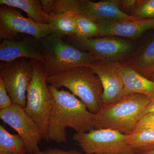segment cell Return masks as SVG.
Returning a JSON list of instances; mask_svg holds the SVG:
<instances>
[{"label": "cell", "mask_w": 154, "mask_h": 154, "mask_svg": "<svg viewBox=\"0 0 154 154\" xmlns=\"http://www.w3.org/2000/svg\"><path fill=\"white\" fill-rule=\"evenodd\" d=\"M48 88L54 99L48 128V140L58 143H65L67 127L71 128L78 133L94 129L95 114L89 111L80 99L69 92L60 91L50 85Z\"/></svg>", "instance_id": "obj_1"}, {"label": "cell", "mask_w": 154, "mask_h": 154, "mask_svg": "<svg viewBox=\"0 0 154 154\" xmlns=\"http://www.w3.org/2000/svg\"><path fill=\"white\" fill-rule=\"evenodd\" d=\"M151 100L143 94H130L113 103L103 105L94 115V128L113 129L129 134L134 130Z\"/></svg>", "instance_id": "obj_2"}, {"label": "cell", "mask_w": 154, "mask_h": 154, "mask_svg": "<svg viewBox=\"0 0 154 154\" xmlns=\"http://www.w3.org/2000/svg\"><path fill=\"white\" fill-rule=\"evenodd\" d=\"M47 82L57 89L62 87L68 89L91 113H98L103 107V86L90 66L78 67L47 77Z\"/></svg>", "instance_id": "obj_3"}, {"label": "cell", "mask_w": 154, "mask_h": 154, "mask_svg": "<svg viewBox=\"0 0 154 154\" xmlns=\"http://www.w3.org/2000/svg\"><path fill=\"white\" fill-rule=\"evenodd\" d=\"M44 11L52 16L60 13L80 15L96 22L139 19L122 11L118 0H41Z\"/></svg>", "instance_id": "obj_4"}, {"label": "cell", "mask_w": 154, "mask_h": 154, "mask_svg": "<svg viewBox=\"0 0 154 154\" xmlns=\"http://www.w3.org/2000/svg\"><path fill=\"white\" fill-rule=\"evenodd\" d=\"M63 37L51 33L40 40L45 58L44 68L47 77L78 67L90 66L94 58L63 40Z\"/></svg>", "instance_id": "obj_5"}, {"label": "cell", "mask_w": 154, "mask_h": 154, "mask_svg": "<svg viewBox=\"0 0 154 154\" xmlns=\"http://www.w3.org/2000/svg\"><path fill=\"white\" fill-rule=\"evenodd\" d=\"M30 60L34 73L33 79L27 90L25 110L37 125L42 138L48 140V128L54 104L53 97L47 85L44 64L39 61Z\"/></svg>", "instance_id": "obj_6"}, {"label": "cell", "mask_w": 154, "mask_h": 154, "mask_svg": "<svg viewBox=\"0 0 154 154\" xmlns=\"http://www.w3.org/2000/svg\"><path fill=\"white\" fill-rule=\"evenodd\" d=\"M68 36L70 44L90 53L95 60L122 62L136 48V45L132 41L117 36L82 39L74 36Z\"/></svg>", "instance_id": "obj_7"}, {"label": "cell", "mask_w": 154, "mask_h": 154, "mask_svg": "<svg viewBox=\"0 0 154 154\" xmlns=\"http://www.w3.org/2000/svg\"><path fill=\"white\" fill-rule=\"evenodd\" d=\"M126 137V134L115 130L94 128L88 132L76 133L72 139L88 154H134Z\"/></svg>", "instance_id": "obj_8"}, {"label": "cell", "mask_w": 154, "mask_h": 154, "mask_svg": "<svg viewBox=\"0 0 154 154\" xmlns=\"http://www.w3.org/2000/svg\"><path fill=\"white\" fill-rule=\"evenodd\" d=\"M33 67L30 59L20 58L0 64V79L14 105L25 109L27 92L33 76Z\"/></svg>", "instance_id": "obj_9"}, {"label": "cell", "mask_w": 154, "mask_h": 154, "mask_svg": "<svg viewBox=\"0 0 154 154\" xmlns=\"http://www.w3.org/2000/svg\"><path fill=\"white\" fill-rule=\"evenodd\" d=\"M52 33L49 25L38 24L22 16L17 8L1 5L0 38L19 41L20 35H28L41 39Z\"/></svg>", "instance_id": "obj_10"}, {"label": "cell", "mask_w": 154, "mask_h": 154, "mask_svg": "<svg viewBox=\"0 0 154 154\" xmlns=\"http://www.w3.org/2000/svg\"><path fill=\"white\" fill-rule=\"evenodd\" d=\"M0 118L18 133L24 140L28 153L34 154L40 151L38 144L42 137L38 127L24 108L13 104L0 110Z\"/></svg>", "instance_id": "obj_11"}, {"label": "cell", "mask_w": 154, "mask_h": 154, "mask_svg": "<svg viewBox=\"0 0 154 154\" xmlns=\"http://www.w3.org/2000/svg\"><path fill=\"white\" fill-rule=\"evenodd\" d=\"M118 62L95 60L89 66L102 82L103 105L113 103L124 96V85L117 70Z\"/></svg>", "instance_id": "obj_12"}, {"label": "cell", "mask_w": 154, "mask_h": 154, "mask_svg": "<svg viewBox=\"0 0 154 154\" xmlns=\"http://www.w3.org/2000/svg\"><path fill=\"white\" fill-rule=\"evenodd\" d=\"M24 35L19 41L3 40L0 45V60L8 62L20 58H25L45 62L44 53L40 45V39Z\"/></svg>", "instance_id": "obj_13"}, {"label": "cell", "mask_w": 154, "mask_h": 154, "mask_svg": "<svg viewBox=\"0 0 154 154\" xmlns=\"http://www.w3.org/2000/svg\"><path fill=\"white\" fill-rule=\"evenodd\" d=\"M99 36L121 38H139L148 30L154 29V19H137L128 21H100Z\"/></svg>", "instance_id": "obj_14"}, {"label": "cell", "mask_w": 154, "mask_h": 154, "mask_svg": "<svg viewBox=\"0 0 154 154\" xmlns=\"http://www.w3.org/2000/svg\"><path fill=\"white\" fill-rule=\"evenodd\" d=\"M119 75L124 85V96L143 94L154 99V82L144 77L122 62L118 63Z\"/></svg>", "instance_id": "obj_15"}, {"label": "cell", "mask_w": 154, "mask_h": 154, "mask_svg": "<svg viewBox=\"0 0 154 154\" xmlns=\"http://www.w3.org/2000/svg\"><path fill=\"white\" fill-rule=\"evenodd\" d=\"M122 62L149 79L154 73V34L136 48L129 57Z\"/></svg>", "instance_id": "obj_16"}, {"label": "cell", "mask_w": 154, "mask_h": 154, "mask_svg": "<svg viewBox=\"0 0 154 154\" xmlns=\"http://www.w3.org/2000/svg\"><path fill=\"white\" fill-rule=\"evenodd\" d=\"M0 5L21 9L28 18L38 24L49 25L52 20V16L44 11L40 0H1Z\"/></svg>", "instance_id": "obj_17"}, {"label": "cell", "mask_w": 154, "mask_h": 154, "mask_svg": "<svg viewBox=\"0 0 154 154\" xmlns=\"http://www.w3.org/2000/svg\"><path fill=\"white\" fill-rule=\"evenodd\" d=\"M49 24L52 33L64 37L65 36L76 35V25L75 14L60 13L52 16Z\"/></svg>", "instance_id": "obj_18"}, {"label": "cell", "mask_w": 154, "mask_h": 154, "mask_svg": "<svg viewBox=\"0 0 154 154\" xmlns=\"http://www.w3.org/2000/svg\"><path fill=\"white\" fill-rule=\"evenodd\" d=\"M0 152L9 154H26L24 140L19 134H11L0 125Z\"/></svg>", "instance_id": "obj_19"}, {"label": "cell", "mask_w": 154, "mask_h": 154, "mask_svg": "<svg viewBox=\"0 0 154 154\" xmlns=\"http://www.w3.org/2000/svg\"><path fill=\"white\" fill-rule=\"evenodd\" d=\"M127 143L134 151L154 146V129L136 130L126 134Z\"/></svg>", "instance_id": "obj_20"}, {"label": "cell", "mask_w": 154, "mask_h": 154, "mask_svg": "<svg viewBox=\"0 0 154 154\" xmlns=\"http://www.w3.org/2000/svg\"><path fill=\"white\" fill-rule=\"evenodd\" d=\"M75 19L77 38L87 39L99 36L100 29L97 22L80 15H75Z\"/></svg>", "instance_id": "obj_21"}, {"label": "cell", "mask_w": 154, "mask_h": 154, "mask_svg": "<svg viewBox=\"0 0 154 154\" xmlns=\"http://www.w3.org/2000/svg\"><path fill=\"white\" fill-rule=\"evenodd\" d=\"M131 16L139 19H154V0L137 1Z\"/></svg>", "instance_id": "obj_22"}, {"label": "cell", "mask_w": 154, "mask_h": 154, "mask_svg": "<svg viewBox=\"0 0 154 154\" xmlns=\"http://www.w3.org/2000/svg\"><path fill=\"white\" fill-rule=\"evenodd\" d=\"M12 101L6 91L2 80L0 79V109H6L13 105Z\"/></svg>", "instance_id": "obj_23"}, {"label": "cell", "mask_w": 154, "mask_h": 154, "mask_svg": "<svg viewBox=\"0 0 154 154\" xmlns=\"http://www.w3.org/2000/svg\"><path fill=\"white\" fill-rule=\"evenodd\" d=\"M153 124H154V112L147 113L144 114L140 119L134 130L147 128Z\"/></svg>", "instance_id": "obj_24"}, {"label": "cell", "mask_w": 154, "mask_h": 154, "mask_svg": "<svg viewBox=\"0 0 154 154\" xmlns=\"http://www.w3.org/2000/svg\"><path fill=\"white\" fill-rule=\"evenodd\" d=\"M34 154H88L86 153L80 152L76 150L72 149L71 150L65 151L57 149H49L46 150L41 151H39L38 152Z\"/></svg>", "instance_id": "obj_25"}, {"label": "cell", "mask_w": 154, "mask_h": 154, "mask_svg": "<svg viewBox=\"0 0 154 154\" xmlns=\"http://www.w3.org/2000/svg\"><path fill=\"white\" fill-rule=\"evenodd\" d=\"M134 154H154V146L135 151Z\"/></svg>", "instance_id": "obj_26"}, {"label": "cell", "mask_w": 154, "mask_h": 154, "mask_svg": "<svg viewBox=\"0 0 154 154\" xmlns=\"http://www.w3.org/2000/svg\"><path fill=\"white\" fill-rule=\"evenodd\" d=\"M152 112H154V99L151 100L150 102L146 106V107L145 109L144 110L143 112L142 116L144 114H146V113Z\"/></svg>", "instance_id": "obj_27"}, {"label": "cell", "mask_w": 154, "mask_h": 154, "mask_svg": "<svg viewBox=\"0 0 154 154\" xmlns=\"http://www.w3.org/2000/svg\"><path fill=\"white\" fill-rule=\"evenodd\" d=\"M149 79L154 82V73H153L151 75Z\"/></svg>", "instance_id": "obj_28"}, {"label": "cell", "mask_w": 154, "mask_h": 154, "mask_svg": "<svg viewBox=\"0 0 154 154\" xmlns=\"http://www.w3.org/2000/svg\"><path fill=\"white\" fill-rule=\"evenodd\" d=\"M152 128V129H154V124L151 125V126H150L148 128Z\"/></svg>", "instance_id": "obj_29"}, {"label": "cell", "mask_w": 154, "mask_h": 154, "mask_svg": "<svg viewBox=\"0 0 154 154\" xmlns=\"http://www.w3.org/2000/svg\"><path fill=\"white\" fill-rule=\"evenodd\" d=\"M0 154H9L8 153H6L3 152H0Z\"/></svg>", "instance_id": "obj_30"}, {"label": "cell", "mask_w": 154, "mask_h": 154, "mask_svg": "<svg viewBox=\"0 0 154 154\" xmlns=\"http://www.w3.org/2000/svg\"><path fill=\"white\" fill-rule=\"evenodd\" d=\"M28 154H30L28 153Z\"/></svg>", "instance_id": "obj_31"}]
</instances>
